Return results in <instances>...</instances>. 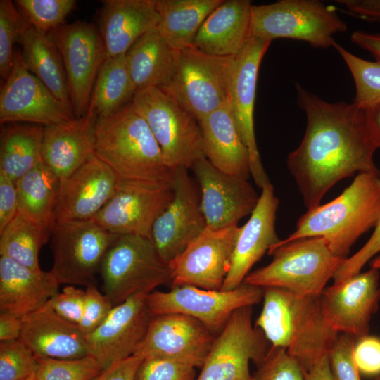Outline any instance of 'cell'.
<instances>
[{
  "mask_svg": "<svg viewBox=\"0 0 380 380\" xmlns=\"http://www.w3.org/2000/svg\"><path fill=\"white\" fill-rule=\"evenodd\" d=\"M296 89L307 125L302 141L289 154L286 164L310 210L320 205L339 181L356 172L379 170L374 160L379 148L367 108L353 102L329 103L298 84Z\"/></svg>",
  "mask_w": 380,
  "mask_h": 380,
  "instance_id": "cell-1",
  "label": "cell"
},
{
  "mask_svg": "<svg viewBox=\"0 0 380 380\" xmlns=\"http://www.w3.org/2000/svg\"><path fill=\"white\" fill-rule=\"evenodd\" d=\"M263 305L255 327L271 342L284 348L303 373L329 355L338 333L327 324L320 296L263 288Z\"/></svg>",
  "mask_w": 380,
  "mask_h": 380,
  "instance_id": "cell-2",
  "label": "cell"
},
{
  "mask_svg": "<svg viewBox=\"0 0 380 380\" xmlns=\"http://www.w3.org/2000/svg\"><path fill=\"white\" fill-rule=\"evenodd\" d=\"M94 154L120 179L173 186L174 172L158 143L131 102L105 118H97Z\"/></svg>",
  "mask_w": 380,
  "mask_h": 380,
  "instance_id": "cell-3",
  "label": "cell"
},
{
  "mask_svg": "<svg viewBox=\"0 0 380 380\" xmlns=\"http://www.w3.org/2000/svg\"><path fill=\"white\" fill-rule=\"evenodd\" d=\"M379 220L380 170L362 172L338 197L308 210L281 241L322 237L334 255L346 259L352 246Z\"/></svg>",
  "mask_w": 380,
  "mask_h": 380,
  "instance_id": "cell-4",
  "label": "cell"
},
{
  "mask_svg": "<svg viewBox=\"0 0 380 380\" xmlns=\"http://www.w3.org/2000/svg\"><path fill=\"white\" fill-rule=\"evenodd\" d=\"M267 253L273 256L271 262L250 272L243 283L308 296H320L346 260L334 255L327 241L318 236L280 240Z\"/></svg>",
  "mask_w": 380,
  "mask_h": 380,
  "instance_id": "cell-5",
  "label": "cell"
},
{
  "mask_svg": "<svg viewBox=\"0 0 380 380\" xmlns=\"http://www.w3.org/2000/svg\"><path fill=\"white\" fill-rule=\"evenodd\" d=\"M100 269L103 293L114 306L171 283L169 264L160 256L152 239L141 236H119Z\"/></svg>",
  "mask_w": 380,
  "mask_h": 380,
  "instance_id": "cell-6",
  "label": "cell"
},
{
  "mask_svg": "<svg viewBox=\"0 0 380 380\" xmlns=\"http://www.w3.org/2000/svg\"><path fill=\"white\" fill-rule=\"evenodd\" d=\"M131 103L146 120L171 170H189L205 157L198 122L164 91L158 87L138 91Z\"/></svg>",
  "mask_w": 380,
  "mask_h": 380,
  "instance_id": "cell-7",
  "label": "cell"
},
{
  "mask_svg": "<svg viewBox=\"0 0 380 380\" xmlns=\"http://www.w3.org/2000/svg\"><path fill=\"white\" fill-rule=\"evenodd\" d=\"M346 23L317 0H281L253 6L250 37L271 42L279 38L306 42L327 49L334 36L346 30Z\"/></svg>",
  "mask_w": 380,
  "mask_h": 380,
  "instance_id": "cell-8",
  "label": "cell"
},
{
  "mask_svg": "<svg viewBox=\"0 0 380 380\" xmlns=\"http://www.w3.org/2000/svg\"><path fill=\"white\" fill-rule=\"evenodd\" d=\"M236 56H217L194 46L177 51L176 70L161 88L198 122L229 97Z\"/></svg>",
  "mask_w": 380,
  "mask_h": 380,
  "instance_id": "cell-9",
  "label": "cell"
},
{
  "mask_svg": "<svg viewBox=\"0 0 380 380\" xmlns=\"http://www.w3.org/2000/svg\"><path fill=\"white\" fill-rule=\"evenodd\" d=\"M53 266L60 284L96 285V274L119 236L92 220L57 222L52 230Z\"/></svg>",
  "mask_w": 380,
  "mask_h": 380,
  "instance_id": "cell-10",
  "label": "cell"
},
{
  "mask_svg": "<svg viewBox=\"0 0 380 380\" xmlns=\"http://www.w3.org/2000/svg\"><path fill=\"white\" fill-rule=\"evenodd\" d=\"M263 293V288L243 282L230 291L172 286L168 291H156L148 294L146 304L152 316L168 313L188 315L217 335L234 312L259 303Z\"/></svg>",
  "mask_w": 380,
  "mask_h": 380,
  "instance_id": "cell-11",
  "label": "cell"
},
{
  "mask_svg": "<svg viewBox=\"0 0 380 380\" xmlns=\"http://www.w3.org/2000/svg\"><path fill=\"white\" fill-rule=\"evenodd\" d=\"M61 54L75 118L88 110L99 71L106 52L99 29L77 20L49 33Z\"/></svg>",
  "mask_w": 380,
  "mask_h": 380,
  "instance_id": "cell-12",
  "label": "cell"
},
{
  "mask_svg": "<svg viewBox=\"0 0 380 380\" xmlns=\"http://www.w3.org/2000/svg\"><path fill=\"white\" fill-rule=\"evenodd\" d=\"M262 332L252 324V306L239 308L216 335L195 380H253L251 361L257 366L266 349Z\"/></svg>",
  "mask_w": 380,
  "mask_h": 380,
  "instance_id": "cell-13",
  "label": "cell"
},
{
  "mask_svg": "<svg viewBox=\"0 0 380 380\" xmlns=\"http://www.w3.org/2000/svg\"><path fill=\"white\" fill-rule=\"evenodd\" d=\"M239 227L206 228L169 263L172 286L220 290L229 272Z\"/></svg>",
  "mask_w": 380,
  "mask_h": 380,
  "instance_id": "cell-14",
  "label": "cell"
},
{
  "mask_svg": "<svg viewBox=\"0 0 380 380\" xmlns=\"http://www.w3.org/2000/svg\"><path fill=\"white\" fill-rule=\"evenodd\" d=\"M173 196V186L120 179L113 197L92 220L117 236L152 239L153 225Z\"/></svg>",
  "mask_w": 380,
  "mask_h": 380,
  "instance_id": "cell-15",
  "label": "cell"
},
{
  "mask_svg": "<svg viewBox=\"0 0 380 380\" xmlns=\"http://www.w3.org/2000/svg\"><path fill=\"white\" fill-rule=\"evenodd\" d=\"M379 270L371 267L324 289L320 300L331 329L358 340L368 335L379 306Z\"/></svg>",
  "mask_w": 380,
  "mask_h": 380,
  "instance_id": "cell-16",
  "label": "cell"
},
{
  "mask_svg": "<svg viewBox=\"0 0 380 380\" xmlns=\"http://www.w3.org/2000/svg\"><path fill=\"white\" fill-rule=\"evenodd\" d=\"M75 118L64 104L26 67L21 53L0 91V122H30L44 126Z\"/></svg>",
  "mask_w": 380,
  "mask_h": 380,
  "instance_id": "cell-17",
  "label": "cell"
},
{
  "mask_svg": "<svg viewBox=\"0 0 380 380\" xmlns=\"http://www.w3.org/2000/svg\"><path fill=\"white\" fill-rule=\"evenodd\" d=\"M146 294L134 295L115 305L103 322L86 336L88 355L103 369L138 351L153 316Z\"/></svg>",
  "mask_w": 380,
  "mask_h": 380,
  "instance_id": "cell-18",
  "label": "cell"
},
{
  "mask_svg": "<svg viewBox=\"0 0 380 380\" xmlns=\"http://www.w3.org/2000/svg\"><path fill=\"white\" fill-rule=\"evenodd\" d=\"M188 171L184 167L174 171L173 198L152 228L155 247L168 264L207 227L201 198Z\"/></svg>",
  "mask_w": 380,
  "mask_h": 380,
  "instance_id": "cell-19",
  "label": "cell"
},
{
  "mask_svg": "<svg viewBox=\"0 0 380 380\" xmlns=\"http://www.w3.org/2000/svg\"><path fill=\"white\" fill-rule=\"evenodd\" d=\"M271 42L250 37L235 57L229 101L240 136L247 147L251 175L262 189L270 182L261 163L255 136L254 104L259 68Z\"/></svg>",
  "mask_w": 380,
  "mask_h": 380,
  "instance_id": "cell-20",
  "label": "cell"
},
{
  "mask_svg": "<svg viewBox=\"0 0 380 380\" xmlns=\"http://www.w3.org/2000/svg\"><path fill=\"white\" fill-rule=\"evenodd\" d=\"M199 184L201 210L208 227L238 224L251 215L259 196L247 179L225 173L203 157L191 168Z\"/></svg>",
  "mask_w": 380,
  "mask_h": 380,
  "instance_id": "cell-21",
  "label": "cell"
},
{
  "mask_svg": "<svg viewBox=\"0 0 380 380\" xmlns=\"http://www.w3.org/2000/svg\"><path fill=\"white\" fill-rule=\"evenodd\" d=\"M216 335L188 315L168 313L153 316L146 338L136 354L144 358L171 359L201 368Z\"/></svg>",
  "mask_w": 380,
  "mask_h": 380,
  "instance_id": "cell-22",
  "label": "cell"
},
{
  "mask_svg": "<svg viewBox=\"0 0 380 380\" xmlns=\"http://www.w3.org/2000/svg\"><path fill=\"white\" fill-rule=\"evenodd\" d=\"M119 182L115 172L94 156L60 180L56 222L92 220L113 197Z\"/></svg>",
  "mask_w": 380,
  "mask_h": 380,
  "instance_id": "cell-23",
  "label": "cell"
},
{
  "mask_svg": "<svg viewBox=\"0 0 380 380\" xmlns=\"http://www.w3.org/2000/svg\"><path fill=\"white\" fill-rule=\"evenodd\" d=\"M261 190L249 219L239 227L229 270L220 290L230 291L239 287L253 266L280 241L275 229L279 199L270 182Z\"/></svg>",
  "mask_w": 380,
  "mask_h": 380,
  "instance_id": "cell-24",
  "label": "cell"
},
{
  "mask_svg": "<svg viewBox=\"0 0 380 380\" xmlns=\"http://www.w3.org/2000/svg\"><path fill=\"white\" fill-rule=\"evenodd\" d=\"M97 115L92 107L70 122L44 127L42 156L44 163L62 180L94 154Z\"/></svg>",
  "mask_w": 380,
  "mask_h": 380,
  "instance_id": "cell-25",
  "label": "cell"
},
{
  "mask_svg": "<svg viewBox=\"0 0 380 380\" xmlns=\"http://www.w3.org/2000/svg\"><path fill=\"white\" fill-rule=\"evenodd\" d=\"M20 338L36 357L78 359L88 355L79 327L55 313L46 303L22 317Z\"/></svg>",
  "mask_w": 380,
  "mask_h": 380,
  "instance_id": "cell-26",
  "label": "cell"
},
{
  "mask_svg": "<svg viewBox=\"0 0 380 380\" xmlns=\"http://www.w3.org/2000/svg\"><path fill=\"white\" fill-rule=\"evenodd\" d=\"M98 27L106 57L125 54L143 34L157 27L156 0L102 1Z\"/></svg>",
  "mask_w": 380,
  "mask_h": 380,
  "instance_id": "cell-27",
  "label": "cell"
},
{
  "mask_svg": "<svg viewBox=\"0 0 380 380\" xmlns=\"http://www.w3.org/2000/svg\"><path fill=\"white\" fill-rule=\"evenodd\" d=\"M60 285L50 271L0 257V313L23 317L45 305Z\"/></svg>",
  "mask_w": 380,
  "mask_h": 380,
  "instance_id": "cell-28",
  "label": "cell"
},
{
  "mask_svg": "<svg viewBox=\"0 0 380 380\" xmlns=\"http://www.w3.org/2000/svg\"><path fill=\"white\" fill-rule=\"evenodd\" d=\"M198 123L204 156L209 162L225 173L248 179L251 175L249 152L235 123L229 97Z\"/></svg>",
  "mask_w": 380,
  "mask_h": 380,
  "instance_id": "cell-29",
  "label": "cell"
},
{
  "mask_svg": "<svg viewBox=\"0 0 380 380\" xmlns=\"http://www.w3.org/2000/svg\"><path fill=\"white\" fill-rule=\"evenodd\" d=\"M253 5L248 0H223L201 26L194 46L217 56H236L250 37Z\"/></svg>",
  "mask_w": 380,
  "mask_h": 380,
  "instance_id": "cell-30",
  "label": "cell"
},
{
  "mask_svg": "<svg viewBox=\"0 0 380 380\" xmlns=\"http://www.w3.org/2000/svg\"><path fill=\"white\" fill-rule=\"evenodd\" d=\"M177 51L163 38L157 27L140 37L125 53L136 92L167 85L175 72Z\"/></svg>",
  "mask_w": 380,
  "mask_h": 380,
  "instance_id": "cell-31",
  "label": "cell"
},
{
  "mask_svg": "<svg viewBox=\"0 0 380 380\" xmlns=\"http://www.w3.org/2000/svg\"><path fill=\"white\" fill-rule=\"evenodd\" d=\"M18 42L22 46L21 55L27 69L73 113L65 68L53 39L27 24Z\"/></svg>",
  "mask_w": 380,
  "mask_h": 380,
  "instance_id": "cell-32",
  "label": "cell"
},
{
  "mask_svg": "<svg viewBox=\"0 0 380 380\" xmlns=\"http://www.w3.org/2000/svg\"><path fill=\"white\" fill-rule=\"evenodd\" d=\"M223 0H156L157 30L175 51L194 46L204 20Z\"/></svg>",
  "mask_w": 380,
  "mask_h": 380,
  "instance_id": "cell-33",
  "label": "cell"
},
{
  "mask_svg": "<svg viewBox=\"0 0 380 380\" xmlns=\"http://www.w3.org/2000/svg\"><path fill=\"white\" fill-rule=\"evenodd\" d=\"M18 213L52 233L60 179L41 161L15 184Z\"/></svg>",
  "mask_w": 380,
  "mask_h": 380,
  "instance_id": "cell-34",
  "label": "cell"
},
{
  "mask_svg": "<svg viewBox=\"0 0 380 380\" xmlns=\"http://www.w3.org/2000/svg\"><path fill=\"white\" fill-rule=\"evenodd\" d=\"M44 127L13 125L1 133L0 171L15 184L42 161Z\"/></svg>",
  "mask_w": 380,
  "mask_h": 380,
  "instance_id": "cell-35",
  "label": "cell"
},
{
  "mask_svg": "<svg viewBox=\"0 0 380 380\" xmlns=\"http://www.w3.org/2000/svg\"><path fill=\"white\" fill-rule=\"evenodd\" d=\"M135 93L125 54L107 58L99 71L89 106L98 118L108 117L130 103Z\"/></svg>",
  "mask_w": 380,
  "mask_h": 380,
  "instance_id": "cell-36",
  "label": "cell"
},
{
  "mask_svg": "<svg viewBox=\"0 0 380 380\" xmlns=\"http://www.w3.org/2000/svg\"><path fill=\"white\" fill-rule=\"evenodd\" d=\"M50 231L18 212L0 232V255L33 270H41L39 253Z\"/></svg>",
  "mask_w": 380,
  "mask_h": 380,
  "instance_id": "cell-37",
  "label": "cell"
},
{
  "mask_svg": "<svg viewBox=\"0 0 380 380\" xmlns=\"http://www.w3.org/2000/svg\"><path fill=\"white\" fill-rule=\"evenodd\" d=\"M349 68L355 85L353 103L369 108L380 103V61H369L349 52L336 41L332 46Z\"/></svg>",
  "mask_w": 380,
  "mask_h": 380,
  "instance_id": "cell-38",
  "label": "cell"
},
{
  "mask_svg": "<svg viewBox=\"0 0 380 380\" xmlns=\"http://www.w3.org/2000/svg\"><path fill=\"white\" fill-rule=\"evenodd\" d=\"M75 0H16L15 5L27 23L49 34L64 25L76 5Z\"/></svg>",
  "mask_w": 380,
  "mask_h": 380,
  "instance_id": "cell-39",
  "label": "cell"
},
{
  "mask_svg": "<svg viewBox=\"0 0 380 380\" xmlns=\"http://www.w3.org/2000/svg\"><path fill=\"white\" fill-rule=\"evenodd\" d=\"M37 359L38 366L32 380H91L103 370L89 355L78 359Z\"/></svg>",
  "mask_w": 380,
  "mask_h": 380,
  "instance_id": "cell-40",
  "label": "cell"
},
{
  "mask_svg": "<svg viewBox=\"0 0 380 380\" xmlns=\"http://www.w3.org/2000/svg\"><path fill=\"white\" fill-rule=\"evenodd\" d=\"M37 357L20 339L0 343V380H32Z\"/></svg>",
  "mask_w": 380,
  "mask_h": 380,
  "instance_id": "cell-41",
  "label": "cell"
},
{
  "mask_svg": "<svg viewBox=\"0 0 380 380\" xmlns=\"http://www.w3.org/2000/svg\"><path fill=\"white\" fill-rule=\"evenodd\" d=\"M27 24L15 3L0 1V75L5 81L13 67V44Z\"/></svg>",
  "mask_w": 380,
  "mask_h": 380,
  "instance_id": "cell-42",
  "label": "cell"
},
{
  "mask_svg": "<svg viewBox=\"0 0 380 380\" xmlns=\"http://www.w3.org/2000/svg\"><path fill=\"white\" fill-rule=\"evenodd\" d=\"M253 380H305L298 364L284 348L272 347L258 365Z\"/></svg>",
  "mask_w": 380,
  "mask_h": 380,
  "instance_id": "cell-43",
  "label": "cell"
},
{
  "mask_svg": "<svg viewBox=\"0 0 380 380\" xmlns=\"http://www.w3.org/2000/svg\"><path fill=\"white\" fill-rule=\"evenodd\" d=\"M195 367L171 359L144 358L134 380H195Z\"/></svg>",
  "mask_w": 380,
  "mask_h": 380,
  "instance_id": "cell-44",
  "label": "cell"
},
{
  "mask_svg": "<svg viewBox=\"0 0 380 380\" xmlns=\"http://www.w3.org/2000/svg\"><path fill=\"white\" fill-rule=\"evenodd\" d=\"M355 340L348 334H341L331 349L329 364L334 380H361L353 356Z\"/></svg>",
  "mask_w": 380,
  "mask_h": 380,
  "instance_id": "cell-45",
  "label": "cell"
},
{
  "mask_svg": "<svg viewBox=\"0 0 380 380\" xmlns=\"http://www.w3.org/2000/svg\"><path fill=\"white\" fill-rule=\"evenodd\" d=\"M84 310L79 328L85 336L94 331L106 318L114 305L96 285L86 288Z\"/></svg>",
  "mask_w": 380,
  "mask_h": 380,
  "instance_id": "cell-46",
  "label": "cell"
},
{
  "mask_svg": "<svg viewBox=\"0 0 380 380\" xmlns=\"http://www.w3.org/2000/svg\"><path fill=\"white\" fill-rule=\"evenodd\" d=\"M85 291L68 286L53 295L46 305L63 319L79 326L81 322Z\"/></svg>",
  "mask_w": 380,
  "mask_h": 380,
  "instance_id": "cell-47",
  "label": "cell"
},
{
  "mask_svg": "<svg viewBox=\"0 0 380 380\" xmlns=\"http://www.w3.org/2000/svg\"><path fill=\"white\" fill-rule=\"evenodd\" d=\"M380 253V220L367 241L354 255L348 257L333 277L334 283L341 281L361 272L363 267Z\"/></svg>",
  "mask_w": 380,
  "mask_h": 380,
  "instance_id": "cell-48",
  "label": "cell"
},
{
  "mask_svg": "<svg viewBox=\"0 0 380 380\" xmlns=\"http://www.w3.org/2000/svg\"><path fill=\"white\" fill-rule=\"evenodd\" d=\"M353 356L360 373L380 375V338L367 335L359 339L355 345Z\"/></svg>",
  "mask_w": 380,
  "mask_h": 380,
  "instance_id": "cell-49",
  "label": "cell"
},
{
  "mask_svg": "<svg viewBox=\"0 0 380 380\" xmlns=\"http://www.w3.org/2000/svg\"><path fill=\"white\" fill-rule=\"evenodd\" d=\"M18 212V194L15 184L0 171V232L13 219Z\"/></svg>",
  "mask_w": 380,
  "mask_h": 380,
  "instance_id": "cell-50",
  "label": "cell"
},
{
  "mask_svg": "<svg viewBox=\"0 0 380 380\" xmlns=\"http://www.w3.org/2000/svg\"><path fill=\"white\" fill-rule=\"evenodd\" d=\"M143 360L141 355L134 354L112 364L91 380H134Z\"/></svg>",
  "mask_w": 380,
  "mask_h": 380,
  "instance_id": "cell-51",
  "label": "cell"
},
{
  "mask_svg": "<svg viewBox=\"0 0 380 380\" xmlns=\"http://www.w3.org/2000/svg\"><path fill=\"white\" fill-rule=\"evenodd\" d=\"M348 11L362 19L380 22V0H338Z\"/></svg>",
  "mask_w": 380,
  "mask_h": 380,
  "instance_id": "cell-52",
  "label": "cell"
},
{
  "mask_svg": "<svg viewBox=\"0 0 380 380\" xmlns=\"http://www.w3.org/2000/svg\"><path fill=\"white\" fill-rule=\"evenodd\" d=\"M22 329V317L0 313V341L18 339Z\"/></svg>",
  "mask_w": 380,
  "mask_h": 380,
  "instance_id": "cell-53",
  "label": "cell"
},
{
  "mask_svg": "<svg viewBox=\"0 0 380 380\" xmlns=\"http://www.w3.org/2000/svg\"><path fill=\"white\" fill-rule=\"evenodd\" d=\"M350 37L354 44L369 52L376 61H380V34L354 31Z\"/></svg>",
  "mask_w": 380,
  "mask_h": 380,
  "instance_id": "cell-54",
  "label": "cell"
},
{
  "mask_svg": "<svg viewBox=\"0 0 380 380\" xmlns=\"http://www.w3.org/2000/svg\"><path fill=\"white\" fill-rule=\"evenodd\" d=\"M304 376L305 380H334L329 355L322 357Z\"/></svg>",
  "mask_w": 380,
  "mask_h": 380,
  "instance_id": "cell-55",
  "label": "cell"
},
{
  "mask_svg": "<svg viewBox=\"0 0 380 380\" xmlns=\"http://www.w3.org/2000/svg\"><path fill=\"white\" fill-rule=\"evenodd\" d=\"M371 130L375 141L380 148V103L367 108Z\"/></svg>",
  "mask_w": 380,
  "mask_h": 380,
  "instance_id": "cell-56",
  "label": "cell"
},
{
  "mask_svg": "<svg viewBox=\"0 0 380 380\" xmlns=\"http://www.w3.org/2000/svg\"><path fill=\"white\" fill-rule=\"evenodd\" d=\"M371 267L375 268L376 270H380V255L374 258L370 265Z\"/></svg>",
  "mask_w": 380,
  "mask_h": 380,
  "instance_id": "cell-57",
  "label": "cell"
},
{
  "mask_svg": "<svg viewBox=\"0 0 380 380\" xmlns=\"http://www.w3.org/2000/svg\"><path fill=\"white\" fill-rule=\"evenodd\" d=\"M374 380H380V375L376 376Z\"/></svg>",
  "mask_w": 380,
  "mask_h": 380,
  "instance_id": "cell-58",
  "label": "cell"
}]
</instances>
